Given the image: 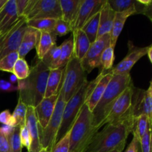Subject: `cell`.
<instances>
[{"label":"cell","mask_w":152,"mask_h":152,"mask_svg":"<svg viewBox=\"0 0 152 152\" xmlns=\"http://www.w3.org/2000/svg\"><path fill=\"white\" fill-rule=\"evenodd\" d=\"M45 18L62 19L59 0H37V2L25 19L29 21Z\"/></svg>","instance_id":"cell-12"},{"label":"cell","mask_w":152,"mask_h":152,"mask_svg":"<svg viewBox=\"0 0 152 152\" xmlns=\"http://www.w3.org/2000/svg\"><path fill=\"white\" fill-rule=\"evenodd\" d=\"M132 114L134 118L141 114L148 117L150 124H152V82H150L148 88L145 90L134 88L132 96Z\"/></svg>","instance_id":"cell-11"},{"label":"cell","mask_w":152,"mask_h":152,"mask_svg":"<svg viewBox=\"0 0 152 152\" xmlns=\"http://www.w3.org/2000/svg\"><path fill=\"white\" fill-rule=\"evenodd\" d=\"M0 123L3 125H7V126H15V121L13 118V116L10 114L9 110H4L0 113Z\"/></svg>","instance_id":"cell-41"},{"label":"cell","mask_w":152,"mask_h":152,"mask_svg":"<svg viewBox=\"0 0 152 152\" xmlns=\"http://www.w3.org/2000/svg\"><path fill=\"white\" fill-rule=\"evenodd\" d=\"M149 127H151V125L150 124L148 117L145 114H141L134 120L132 133L140 140Z\"/></svg>","instance_id":"cell-29"},{"label":"cell","mask_w":152,"mask_h":152,"mask_svg":"<svg viewBox=\"0 0 152 152\" xmlns=\"http://www.w3.org/2000/svg\"><path fill=\"white\" fill-rule=\"evenodd\" d=\"M151 50H152V45H149V48H148V52H147V56H148V59H149L150 62H152V57H151Z\"/></svg>","instance_id":"cell-47"},{"label":"cell","mask_w":152,"mask_h":152,"mask_svg":"<svg viewBox=\"0 0 152 152\" xmlns=\"http://www.w3.org/2000/svg\"><path fill=\"white\" fill-rule=\"evenodd\" d=\"M86 82L87 73L82 67L80 61L73 56L65 65L63 73L62 91L65 102H68Z\"/></svg>","instance_id":"cell-6"},{"label":"cell","mask_w":152,"mask_h":152,"mask_svg":"<svg viewBox=\"0 0 152 152\" xmlns=\"http://www.w3.org/2000/svg\"><path fill=\"white\" fill-rule=\"evenodd\" d=\"M40 37V31L34 28L28 27L25 30V32L22 37L20 46L18 50L19 58L25 59V56L32 50L34 48H36L39 42Z\"/></svg>","instance_id":"cell-21"},{"label":"cell","mask_w":152,"mask_h":152,"mask_svg":"<svg viewBox=\"0 0 152 152\" xmlns=\"http://www.w3.org/2000/svg\"><path fill=\"white\" fill-rule=\"evenodd\" d=\"M132 83L131 74H113L112 78L108 83L100 100L92 111L96 127L100 129L101 123L108 115L117 97Z\"/></svg>","instance_id":"cell-4"},{"label":"cell","mask_w":152,"mask_h":152,"mask_svg":"<svg viewBox=\"0 0 152 152\" xmlns=\"http://www.w3.org/2000/svg\"><path fill=\"white\" fill-rule=\"evenodd\" d=\"M99 130L94 125L92 112L84 104L70 130L69 152H86Z\"/></svg>","instance_id":"cell-3"},{"label":"cell","mask_w":152,"mask_h":152,"mask_svg":"<svg viewBox=\"0 0 152 152\" xmlns=\"http://www.w3.org/2000/svg\"><path fill=\"white\" fill-rule=\"evenodd\" d=\"M129 50L128 54L115 67H113V68L110 71L113 74H120V75L130 74L131 70L137 63V62L144 56L147 55L149 46L138 48L134 46L132 42L130 41L129 42Z\"/></svg>","instance_id":"cell-13"},{"label":"cell","mask_w":152,"mask_h":152,"mask_svg":"<svg viewBox=\"0 0 152 152\" xmlns=\"http://www.w3.org/2000/svg\"><path fill=\"white\" fill-rule=\"evenodd\" d=\"M0 152H12L8 137L0 132Z\"/></svg>","instance_id":"cell-42"},{"label":"cell","mask_w":152,"mask_h":152,"mask_svg":"<svg viewBox=\"0 0 152 152\" xmlns=\"http://www.w3.org/2000/svg\"><path fill=\"white\" fill-rule=\"evenodd\" d=\"M19 135H20V140L22 146L25 147L28 150L30 148V146H31V140L29 131H28V129L26 126V125L20 128Z\"/></svg>","instance_id":"cell-40"},{"label":"cell","mask_w":152,"mask_h":152,"mask_svg":"<svg viewBox=\"0 0 152 152\" xmlns=\"http://www.w3.org/2000/svg\"><path fill=\"white\" fill-rule=\"evenodd\" d=\"M16 1L7 0L0 10V34L6 32L19 21Z\"/></svg>","instance_id":"cell-17"},{"label":"cell","mask_w":152,"mask_h":152,"mask_svg":"<svg viewBox=\"0 0 152 152\" xmlns=\"http://www.w3.org/2000/svg\"><path fill=\"white\" fill-rule=\"evenodd\" d=\"M49 72L50 69L37 59L28 78L17 81L19 99L28 106L37 107L45 97Z\"/></svg>","instance_id":"cell-1"},{"label":"cell","mask_w":152,"mask_h":152,"mask_svg":"<svg viewBox=\"0 0 152 152\" xmlns=\"http://www.w3.org/2000/svg\"><path fill=\"white\" fill-rule=\"evenodd\" d=\"M133 83L128 86L123 93L117 97L110 110L108 115L105 117L100 125V128L108 123H116L121 119L134 118L132 114V96L134 93Z\"/></svg>","instance_id":"cell-8"},{"label":"cell","mask_w":152,"mask_h":152,"mask_svg":"<svg viewBox=\"0 0 152 152\" xmlns=\"http://www.w3.org/2000/svg\"><path fill=\"white\" fill-rule=\"evenodd\" d=\"M105 0H82L73 31L80 30L86 22L100 10Z\"/></svg>","instance_id":"cell-14"},{"label":"cell","mask_w":152,"mask_h":152,"mask_svg":"<svg viewBox=\"0 0 152 152\" xmlns=\"http://www.w3.org/2000/svg\"><path fill=\"white\" fill-rule=\"evenodd\" d=\"M15 127H13V126H7V125H2V126L0 127V132H1L2 134H4V136L9 137L11 133L13 132V129H14Z\"/></svg>","instance_id":"cell-46"},{"label":"cell","mask_w":152,"mask_h":152,"mask_svg":"<svg viewBox=\"0 0 152 152\" xmlns=\"http://www.w3.org/2000/svg\"><path fill=\"white\" fill-rule=\"evenodd\" d=\"M25 125L28 127L31 136V146L28 150V152H39L42 149L40 144L39 130V124L36 117L34 108L32 106H28L25 117Z\"/></svg>","instance_id":"cell-16"},{"label":"cell","mask_w":152,"mask_h":152,"mask_svg":"<svg viewBox=\"0 0 152 152\" xmlns=\"http://www.w3.org/2000/svg\"><path fill=\"white\" fill-rule=\"evenodd\" d=\"M60 45L57 46L56 44L48 51V53L45 55V56L41 61L50 70L56 69L58 61L59 59V56H60Z\"/></svg>","instance_id":"cell-31"},{"label":"cell","mask_w":152,"mask_h":152,"mask_svg":"<svg viewBox=\"0 0 152 152\" xmlns=\"http://www.w3.org/2000/svg\"><path fill=\"white\" fill-rule=\"evenodd\" d=\"M99 11L95 13L92 17H91L87 22H86L83 28H81L82 31L86 34L88 39H89L91 43H93L95 40L97 39L98 30H99Z\"/></svg>","instance_id":"cell-26"},{"label":"cell","mask_w":152,"mask_h":152,"mask_svg":"<svg viewBox=\"0 0 152 152\" xmlns=\"http://www.w3.org/2000/svg\"><path fill=\"white\" fill-rule=\"evenodd\" d=\"M27 28L26 19L21 17L10 29L0 34V59L10 53L18 51Z\"/></svg>","instance_id":"cell-9"},{"label":"cell","mask_w":152,"mask_h":152,"mask_svg":"<svg viewBox=\"0 0 152 152\" xmlns=\"http://www.w3.org/2000/svg\"><path fill=\"white\" fill-rule=\"evenodd\" d=\"M19 131H20V128L15 127L11 134L7 137L12 152H22V151L23 146L21 142Z\"/></svg>","instance_id":"cell-36"},{"label":"cell","mask_w":152,"mask_h":152,"mask_svg":"<svg viewBox=\"0 0 152 152\" xmlns=\"http://www.w3.org/2000/svg\"><path fill=\"white\" fill-rule=\"evenodd\" d=\"M58 94L44 97L37 107L34 108L36 117L39 124V129H44L47 126L54 110Z\"/></svg>","instance_id":"cell-15"},{"label":"cell","mask_w":152,"mask_h":152,"mask_svg":"<svg viewBox=\"0 0 152 152\" xmlns=\"http://www.w3.org/2000/svg\"><path fill=\"white\" fill-rule=\"evenodd\" d=\"M28 105H25L21 99H18L17 105L13 111V118L15 121V126L16 127H22L25 125V117H26V112Z\"/></svg>","instance_id":"cell-33"},{"label":"cell","mask_w":152,"mask_h":152,"mask_svg":"<svg viewBox=\"0 0 152 152\" xmlns=\"http://www.w3.org/2000/svg\"><path fill=\"white\" fill-rule=\"evenodd\" d=\"M72 32L74 56L81 62L86 56L91 43L81 29L74 30Z\"/></svg>","instance_id":"cell-22"},{"label":"cell","mask_w":152,"mask_h":152,"mask_svg":"<svg viewBox=\"0 0 152 152\" xmlns=\"http://www.w3.org/2000/svg\"><path fill=\"white\" fill-rule=\"evenodd\" d=\"M56 20L57 19H50V18L32 19V20L27 21V25L28 27L38 30L40 32L52 33L54 29Z\"/></svg>","instance_id":"cell-28"},{"label":"cell","mask_w":152,"mask_h":152,"mask_svg":"<svg viewBox=\"0 0 152 152\" xmlns=\"http://www.w3.org/2000/svg\"><path fill=\"white\" fill-rule=\"evenodd\" d=\"M109 46H111L110 34L99 37L91 44L86 56L80 62L82 67L87 74L91 72L94 68H99L102 52Z\"/></svg>","instance_id":"cell-10"},{"label":"cell","mask_w":152,"mask_h":152,"mask_svg":"<svg viewBox=\"0 0 152 152\" xmlns=\"http://www.w3.org/2000/svg\"><path fill=\"white\" fill-rule=\"evenodd\" d=\"M27 152H28V151H27Z\"/></svg>","instance_id":"cell-52"},{"label":"cell","mask_w":152,"mask_h":152,"mask_svg":"<svg viewBox=\"0 0 152 152\" xmlns=\"http://www.w3.org/2000/svg\"><path fill=\"white\" fill-rule=\"evenodd\" d=\"M70 32H72V28L68 22H65L62 19H59L56 20V25H55L54 29L53 31L55 35L62 37Z\"/></svg>","instance_id":"cell-38"},{"label":"cell","mask_w":152,"mask_h":152,"mask_svg":"<svg viewBox=\"0 0 152 152\" xmlns=\"http://www.w3.org/2000/svg\"><path fill=\"white\" fill-rule=\"evenodd\" d=\"M16 1V10H17V14L19 17H22L25 9L26 7L27 4L28 2V0H15Z\"/></svg>","instance_id":"cell-44"},{"label":"cell","mask_w":152,"mask_h":152,"mask_svg":"<svg viewBox=\"0 0 152 152\" xmlns=\"http://www.w3.org/2000/svg\"><path fill=\"white\" fill-rule=\"evenodd\" d=\"M56 36L53 32H40L39 39L36 47L39 60L41 61L48 51L56 45Z\"/></svg>","instance_id":"cell-25"},{"label":"cell","mask_w":152,"mask_h":152,"mask_svg":"<svg viewBox=\"0 0 152 152\" xmlns=\"http://www.w3.org/2000/svg\"><path fill=\"white\" fill-rule=\"evenodd\" d=\"M0 90L4 92H13L18 91V88L9 81L0 80Z\"/></svg>","instance_id":"cell-43"},{"label":"cell","mask_w":152,"mask_h":152,"mask_svg":"<svg viewBox=\"0 0 152 152\" xmlns=\"http://www.w3.org/2000/svg\"><path fill=\"white\" fill-rule=\"evenodd\" d=\"M114 59H115L114 48L109 46L104 50L101 56L100 65H99L100 73H102V74L109 73L113 68Z\"/></svg>","instance_id":"cell-30"},{"label":"cell","mask_w":152,"mask_h":152,"mask_svg":"<svg viewBox=\"0 0 152 152\" xmlns=\"http://www.w3.org/2000/svg\"><path fill=\"white\" fill-rule=\"evenodd\" d=\"M89 82H86L81 87V88L66 102L63 114H62V122L58 133L56 134L55 144L64 135L71 130L73 124L77 119V115L80 109L85 104L88 85Z\"/></svg>","instance_id":"cell-7"},{"label":"cell","mask_w":152,"mask_h":152,"mask_svg":"<svg viewBox=\"0 0 152 152\" xmlns=\"http://www.w3.org/2000/svg\"><path fill=\"white\" fill-rule=\"evenodd\" d=\"M64 71H65V67L50 70L47 80L45 97H49L58 94Z\"/></svg>","instance_id":"cell-24"},{"label":"cell","mask_w":152,"mask_h":152,"mask_svg":"<svg viewBox=\"0 0 152 152\" xmlns=\"http://www.w3.org/2000/svg\"><path fill=\"white\" fill-rule=\"evenodd\" d=\"M39 152H49V151H48L47 149H44V148H42V149Z\"/></svg>","instance_id":"cell-51"},{"label":"cell","mask_w":152,"mask_h":152,"mask_svg":"<svg viewBox=\"0 0 152 152\" xmlns=\"http://www.w3.org/2000/svg\"><path fill=\"white\" fill-rule=\"evenodd\" d=\"M113 74L111 72L102 74V76L100 77V79L96 83V86H94L90 94L86 98L85 104L87 105L88 109L91 112L100 100L101 97H102V94H103L104 91H105V88H106L107 86H108V83L111 80Z\"/></svg>","instance_id":"cell-18"},{"label":"cell","mask_w":152,"mask_h":152,"mask_svg":"<svg viewBox=\"0 0 152 152\" xmlns=\"http://www.w3.org/2000/svg\"><path fill=\"white\" fill-rule=\"evenodd\" d=\"M31 73V68L25 59L19 58L13 66V74L16 76L18 80H25L28 77Z\"/></svg>","instance_id":"cell-32"},{"label":"cell","mask_w":152,"mask_h":152,"mask_svg":"<svg viewBox=\"0 0 152 152\" xmlns=\"http://www.w3.org/2000/svg\"><path fill=\"white\" fill-rule=\"evenodd\" d=\"M70 151V131L63 137L61 138L50 149V152H69Z\"/></svg>","instance_id":"cell-37"},{"label":"cell","mask_w":152,"mask_h":152,"mask_svg":"<svg viewBox=\"0 0 152 152\" xmlns=\"http://www.w3.org/2000/svg\"><path fill=\"white\" fill-rule=\"evenodd\" d=\"M134 0H108L110 7L114 13H121L129 10L135 4Z\"/></svg>","instance_id":"cell-35"},{"label":"cell","mask_w":152,"mask_h":152,"mask_svg":"<svg viewBox=\"0 0 152 152\" xmlns=\"http://www.w3.org/2000/svg\"><path fill=\"white\" fill-rule=\"evenodd\" d=\"M62 80H63V76H62V82H61L59 93H58L57 100H56L51 117L47 126L44 129H42V130L39 129L40 144H41L42 148L47 149L49 152L55 145L56 134L60 127L62 114H63L64 108L66 104V102L64 99L63 91H62Z\"/></svg>","instance_id":"cell-5"},{"label":"cell","mask_w":152,"mask_h":152,"mask_svg":"<svg viewBox=\"0 0 152 152\" xmlns=\"http://www.w3.org/2000/svg\"><path fill=\"white\" fill-rule=\"evenodd\" d=\"M151 127H149L140 140L141 152H151Z\"/></svg>","instance_id":"cell-39"},{"label":"cell","mask_w":152,"mask_h":152,"mask_svg":"<svg viewBox=\"0 0 152 152\" xmlns=\"http://www.w3.org/2000/svg\"><path fill=\"white\" fill-rule=\"evenodd\" d=\"M123 149H124V148H116V149L113 150V151H111L110 152H123Z\"/></svg>","instance_id":"cell-50"},{"label":"cell","mask_w":152,"mask_h":152,"mask_svg":"<svg viewBox=\"0 0 152 152\" xmlns=\"http://www.w3.org/2000/svg\"><path fill=\"white\" fill-rule=\"evenodd\" d=\"M132 130L133 126L123 120L106 124L94 135L86 152H110L116 148H125L126 140Z\"/></svg>","instance_id":"cell-2"},{"label":"cell","mask_w":152,"mask_h":152,"mask_svg":"<svg viewBox=\"0 0 152 152\" xmlns=\"http://www.w3.org/2000/svg\"><path fill=\"white\" fill-rule=\"evenodd\" d=\"M60 48L61 53L57 65H56V68L65 67V65L68 64V62L71 60V59L74 56V46H73L72 37L68 39L65 40V42H63L61 44Z\"/></svg>","instance_id":"cell-27"},{"label":"cell","mask_w":152,"mask_h":152,"mask_svg":"<svg viewBox=\"0 0 152 152\" xmlns=\"http://www.w3.org/2000/svg\"><path fill=\"white\" fill-rule=\"evenodd\" d=\"M19 58L18 51L12 52L0 59V71L13 74V66Z\"/></svg>","instance_id":"cell-34"},{"label":"cell","mask_w":152,"mask_h":152,"mask_svg":"<svg viewBox=\"0 0 152 152\" xmlns=\"http://www.w3.org/2000/svg\"><path fill=\"white\" fill-rule=\"evenodd\" d=\"M140 151V140L134 136L132 142L128 146L127 149L125 152H139Z\"/></svg>","instance_id":"cell-45"},{"label":"cell","mask_w":152,"mask_h":152,"mask_svg":"<svg viewBox=\"0 0 152 152\" xmlns=\"http://www.w3.org/2000/svg\"><path fill=\"white\" fill-rule=\"evenodd\" d=\"M114 16H115V13L110 7L108 0H105L99 10V24L97 38L111 33Z\"/></svg>","instance_id":"cell-20"},{"label":"cell","mask_w":152,"mask_h":152,"mask_svg":"<svg viewBox=\"0 0 152 152\" xmlns=\"http://www.w3.org/2000/svg\"><path fill=\"white\" fill-rule=\"evenodd\" d=\"M82 0H59L62 19L72 28L75 23Z\"/></svg>","instance_id":"cell-23"},{"label":"cell","mask_w":152,"mask_h":152,"mask_svg":"<svg viewBox=\"0 0 152 152\" xmlns=\"http://www.w3.org/2000/svg\"><path fill=\"white\" fill-rule=\"evenodd\" d=\"M16 81H18V80H17V78L16 77V76L13 75V74H12V75L10 77V81H9V82H10V83H12V84H13V83H16Z\"/></svg>","instance_id":"cell-48"},{"label":"cell","mask_w":152,"mask_h":152,"mask_svg":"<svg viewBox=\"0 0 152 152\" xmlns=\"http://www.w3.org/2000/svg\"><path fill=\"white\" fill-rule=\"evenodd\" d=\"M7 0H0V10H1L4 5L5 4V3L7 2Z\"/></svg>","instance_id":"cell-49"},{"label":"cell","mask_w":152,"mask_h":152,"mask_svg":"<svg viewBox=\"0 0 152 152\" xmlns=\"http://www.w3.org/2000/svg\"><path fill=\"white\" fill-rule=\"evenodd\" d=\"M136 4V1H135ZM135 4L132 7L126 11L121 12V13H115L114 22H113L112 29L110 33V37H111V47L115 48L117 44V39L121 34L123 29L125 23L129 16L134 14H136V9H135Z\"/></svg>","instance_id":"cell-19"}]
</instances>
